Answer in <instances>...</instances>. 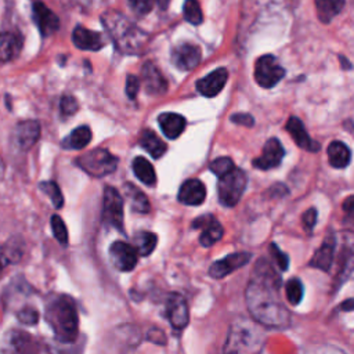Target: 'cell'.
I'll use <instances>...</instances> for the list:
<instances>
[{"instance_id":"cell-1","label":"cell","mask_w":354,"mask_h":354,"mask_svg":"<svg viewBox=\"0 0 354 354\" xmlns=\"http://www.w3.org/2000/svg\"><path fill=\"white\" fill-rule=\"evenodd\" d=\"M281 277L268 260L260 259L246 288L249 313L259 324L271 328H283L290 321V313L279 297Z\"/></svg>"},{"instance_id":"cell-2","label":"cell","mask_w":354,"mask_h":354,"mask_svg":"<svg viewBox=\"0 0 354 354\" xmlns=\"http://www.w3.org/2000/svg\"><path fill=\"white\" fill-rule=\"evenodd\" d=\"M101 21L120 53L140 54L144 50L148 41L147 33L134 25L127 17L115 10H108L101 15Z\"/></svg>"},{"instance_id":"cell-3","label":"cell","mask_w":354,"mask_h":354,"mask_svg":"<svg viewBox=\"0 0 354 354\" xmlns=\"http://www.w3.org/2000/svg\"><path fill=\"white\" fill-rule=\"evenodd\" d=\"M44 317L59 342H75L79 329V317L76 306L69 296L58 295L50 299L46 304Z\"/></svg>"},{"instance_id":"cell-4","label":"cell","mask_w":354,"mask_h":354,"mask_svg":"<svg viewBox=\"0 0 354 354\" xmlns=\"http://www.w3.org/2000/svg\"><path fill=\"white\" fill-rule=\"evenodd\" d=\"M264 335L257 324L241 319L231 325L224 351H259L263 346Z\"/></svg>"},{"instance_id":"cell-5","label":"cell","mask_w":354,"mask_h":354,"mask_svg":"<svg viewBox=\"0 0 354 354\" xmlns=\"http://www.w3.org/2000/svg\"><path fill=\"white\" fill-rule=\"evenodd\" d=\"M75 163L91 177H104L115 171L118 158L105 148H94L76 158Z\"/></svg>"},{"instance_id":"cell-6","label":"cell","mask_w":354,"mask_h":354,"mask_svg":"<svg viewBox=\"0 0 354 354\" xmlns=\"http://www.w3.org/2000/svg\"><path fill=\"white\" fill-rule=\"evenodd\" d=\"M248 184V176L243 170L234 167L228 173L218 177L217 195L218 202L225 207L235 206L245 192Z\"/></svg>"},{"instance_id":"cell-7","label":"cell","mask_w":354,"mask_h":354,"mask_svg":"<svg viewBox=\"0 0 354 354\" xmlns=\"http://www.w3.org/2000/svg\"><path fill=\"white\" fill-rule=\"evenodd\" d=\"M285 76V69L278 64L274 55H261L254 65V80L263 88H271Z\"/></svg>"},{"instance_id":"cell-8","label":"cell","mask_w":354,"mask_h":354,"mask_svg":"<svg viewBox=\"0 0 354 354\" xmlns=\"http://www.w3.org/2000/svg\"><path fill=\"white\" fill-rule=\"evenodd\" d=\"M102 221L108 227L116 228L124 232L123 225V199L116 188L105 187L104 205H102Z\"/></svg>"},{"instance_id":"cell-9","label":"cell","mask_w":354,"mask_h":354,"mask_svg":"<svg viewBox=\"0 0 354 354\" xmlns=\"http://www.w3.org/2000/svg\"><path fill=\"white\" fill-rule=\"evenodd\" d=\"M165 317L176 329H184L188 325L189 314L185 299L178 293H169L165 300Z\"/></svg>"},{"instance_id":"cell-10","label":"cell","mask_w":354,"mask_h":354,"mask_svg":"<svg viewBox=\"0 0 354 354\" xmlns=\"http://www.w3.org/2000/svg\"><path fill=\"white\" fill-rule=\"evenodd\" d=\"M40 137V124L37 120H22L19 122L11 134L12 144L18 151H29Z\"/></svg>"},{"instance_id":"cell-11","label":"cell","mask_w":354,"mask_h":354,"mask_svg":"<svg viewBox=\"0 0 354 354\" xmlns=\"http://www.w3.org/2000/svg\"><path fill=\"white\" fill-rule=\"evenodd\" d=\"M109 259L113 267L119 271H131L138 259L136 248L123 241H115L109 248Z\"/></svg>"},{"instance_id":"cell-12","label":"cell","mask_w":354,"mask_h":354,"mask_svg":"<svg viewBox=\"0 0 354 354\" xmlns=\"http://www.w3.org/2000/svg\"><path fill=\"white\" fill-rule=\"evenodd\" d=\"M192 228H201L202 234L199 236V242L203 248H209L214 245L223 236V225L213 214H203L196 217L192 221Z\"/></svg>"},{"instance_id":"cell-13","label":"cell","mask_w":354,"mask_h":354,"mask_svg":"<svg viewBox=\"0 0 354 354\" xmlns=\"http://www.w3.org/2000/svg\"><path fill=\"white\" fill-rule=\"evenodd\" d=\"M250 259H252V254L249 252H236V253L227 254L224 259H220L210 266L209 275L216 279L224 278L228 274H231L232 271L248 264L250 261Z\"/></svg>"},{"instance_id":"cell-14","label":"cell","mask_w":354,"mask_h":354,"mask_svg":"<svg viewBox=\"0 0 354 354\" xmlns=\"http://www.w3.org/2000/svg\"><path fill=\"white\" fill-rule=\"evenodd\" d=\"M283 156H285V149H283L281 141L278 138H270L264 144L261 155L259 158L253 159L252 165L260 170H270V169L279 166Z\"/></svg>"},{"instance_id":"cell-15","label":"cell","mask_w":354,"mask_h":354,"mask_svg":"<svg viewBox=\"0 0 354 354\" xmlns=\"http://www.w3.org/2000/svg\"><path fill=\"white\" fill-rule=\"evenodd\" d=\"M201 61V50L198 46L191 43H183L173 48L171 62L173 65L183 72L192 71Z\"/></svg>"},{"instance_id":"cell-16","label":"cell","mask_w":354,"mask_h":354,"mask_svg":"<svg viewBox=\"0 0 354 354\" xmlns=\"http://www.w3.org/2000/svg\"><path fill=\"white\" fill-rule=\"evenodd\" d=\"M141 77L144 83V88L149 95H162L167 90V82L160 71L152 64L145 62L141 69Z\"/></svg>"},{"instance_id":"cell-17","label":"cell","mask_w":354,"mask_h":354,"mask_svg":"<svg viewBox=\"0 0 354 354\" xmlns=\"http://www.w3.org/2000/svg\"><path fill=\"white\" fill-rule=\"evenodd\" d=\"M228 79V72L225 68H217L205 77L196 82L198 91L205 97H216L223 87L225 86Z\"/></svg>"},{"instance_id":"cell-18","label":"cell","mask_w":354,"mask_h":354,"mask_svg":"<svg viewBox=\"0 0 354 354\" xmlns=\"http://www.w3.org/2000/svg\"><path fill=\"white\" fill-rule=\"evenodd\" d=\"M205 198H206L205 184L196 178H191L183 183L177 194V199L183 205H188V206L202 205Z\"/></svg>"},{"instance_id":"cell-19","label":"cell","mask_w":354,"mask_h":354,"mask_svg":"<svg viewBox=\"0 0 354 354\" xmlns=\"http://www.w3.org/2000/svg\"><path fill=\"white\" fill-rule=\"evenodd\" d=\"M33 19L43 36H50L59 28L58 17L40 1L33 4Z\"/></svg>"},{"instance_id":"cell-20","label":"cell","mask_w":354,"mask_h":354,"mask_svg":"<svg viewBox=\"0 0 354 354\" xmlns=\"http://www.w3.org/2000/svg\"><path fill=\"white\" fill-rule=\"evenodd\" d=\"M73 44L86 51H98L105 46V39L101 33L86 29L83 26H76L72 33Z\"/></svg>"},{"instance_id":"cell-21","label":"cell","mask_w":354,"mask_h":354,"mask_svg":"<svg viewBox=\"0 0 354 354\" xmlns=\"http://www.w3.org/2000/svg\"><path fill=\"white\" fill-rule=\"evenodd\" d=\"M286 130L289 131L290 137L293 138V141L296 142L297 147L306 149V151H311L315 152L319 149V144L317 141H314L306 131V127L303 124V122L296 118V116H290L286 122Z\"/></svg>"},{"instance_id":"cell-22","label":"cell","mask_w":354,"mask_h":354,"mask_svg":"<svg viewBox=\"0 0 354 354\" xmlns=\"http://www.w3.org/2000/svg\"><path fill=\"white\" fill-rule=\"evenodd\" d=\"M158 123L162 130V133L169 140H176L181 136V133L185 129V118L183 115L174 113V112H163L158 116Z\"/></svg>"},{"instance_id":"cell-23","label":"cell","mask_w":354,"mask_h":354,"mask_svg":"<svg viewBox=\"0 0 354 354\" xmlns=\"http://www.w3.org/2000/svg\"><path fill=\"white\" fill-rule=\"evenodd\" d=\"M333 252H335V236L329 235L324 241V243L317 249V252L314 253V256L310 260L308 266L328 272L330 270V267H332Z\"/></svg>"},{"instance_id":"cell-24","label":"cell","mask_w":354,"mask_h":354,"mask_svg":"<svg viewBox=\"0 0 354 354\" xmlns=\"http://www.w3.org/2000/svg\"><path fill=\"white\" fill-rule=\"evenodd\" d=\"M22 47V39L14 32H0V61L8 62L14 59Z\"/></svg>"},{"instance_id":"cell-25","label":"cell","mask_w":354,"mask_h":354,"mask_svg":"<svg viewBox=\"0 0 354 354\" xmlns=\"http://www.w3.org/2000/svg\"><path fill=\"white\" fill-rule=\"evenodd\" d=\"M351 160L350 148L342 141H332L328 147V162L335 169H343L348 166Z\"/></svg>"},{"instance_id":"cell-26","label":"cell","mask_w":354,"mask_h":354,"mask_svg":"<svg viewBox=\"0 0 354 354\" xmlns=\"http://www.w3.org/2000/svg\"><path fill=\"white\" fill-rule=\"evenodd\" d=\"M138 144L155 159L160 158L166 152V144L151 129H145L140 133Z\"/></svg>"},{"instance_id":"cell-27","label":"cell","mask_w":354,"mask_h":354,"mask_svg":"<svg viewBox=\"0 0 354 354\" xmlns=\"http://www.w3.org/2000/svg\"><path fill=\"white\" fill-rule=\"evenodd\" d=\"M91 141V130L88 126H79L71 131L68 137L61 141V147L65 149H82Z\"/></svg>"},{"instance_id":"cell-28","label":"cell","mask_w":354,"mask_h":354,"mask_svg":"<svg viewBox=\"0 0 354 354\" xmlns=\"http://www.w3.org/2000/svg\"><path fill=\"white\" fill-rule=\"evenodd\" d=\"M123 188H124V195L129 199L131 210H134L137 213H148L149 212L151 205H149L147 195L142 191H140L131 183H126Z\"/></svg>"},{"instance_id":"cell-29","label":"cell","mask_w":354,"mask_h":354,"mask_svg":"<svg viewBox=\"0 0 354 354\" xmlns=\"http://www.w3.org/2000/svg\"><path fill=\"white\" fill-rule=\"evenodd\" d=\"M133 171L136 177L145 185L152 187L156 183V174L152 167V165L144 158V156H137L133 159Z\"/></svg>"},{"instance_id":"cell-30","label":"cell","mask_w":354,"mask_h":354,"mask_svg":"<svg viewBox=\"0 0 354 354\" xmlns=\"http://www.w3.org/2000/svg\"><path fill=\"white\" fill-rule=\"evenodd\" d=\"M344 0H315L318 19L324 24L330 22L343 8Z\"/></svg>"},{"instance_id":"cell-31","label":"cell","mask_w":354,"mask_h":354,"mask_svg":"<svg viewBox=\"0 0 354 354\" xmlns=\"http://www.w3.org/2000/svg\"><path fill=\"white\" fill-rule=\"evenodd\" d=\"M158 236L149 231H138L133 238V246L140 256H149L156 248Z\"/></svg>"},{"instance_id":"cell-32","label":"cell","mask_w":354,"mask_h":354,"mask_svg":"<svg viewBox=\"0 0 354 354\" xmlns=\"http://www.w3.org/2000/svg\"><path fill=\"white\" fill-rule=\"evenodd\" d=\"M22 243L8 242L0 246V275L12 263H17L22 257Z\"/></svg>"},{"instance_id":"cell-33","label":"cell","mask_w":354,"mask_h":354,"mask_svg":"<svg viewBox=\"0 0 354 354\" xmlns=\"http://www.w3.org/2000/svg\"><path fill=\"white\" fill-rule=\"evenodd\" d=\"M39 188H40V191H43L51 199V203L55 209H61L64 206V196H62V192H61L57 183H54V181H41L39 184Z\"/></svg>"},{"instance_id":"cell-34","label":"cell","mask_w":354,"mask_h":354,"mask_svg":"<svg viewBox=\"0 0 354 354\" xmlns=\"http://www.w3.org/2000/svg\"><path fill=\"white\" fill-rule=\"evenodd\" d=\"M285 293H286V299L292 306H297L303 296H304V288L300 279L297 278H292L286 282L285 285Z\"/></svg>"},{"instance_id":"cell-35","label":"cell","mask_w":354,"mask_h":354,"mask_svg":"<svg viewBox=\"0 0 354 354\" xmlns=\"http://www.w3.org/2000/svg\"><path fill=\"white\" fill-rule=\"evenodd\" d=\"M183 12H184V18L192 25H199L203 21L202 10L198 0H185Z\"/></svg>"},{"instance_id":"cell-36","label":"cell","mask_w":354,"mask_h":354,"mask_svg":"<svg viewBox=\"0 0 354 354\" xmlns=\"http://www.w3.org/2000/svg\"><path fill=\"white\" fill-rule=\"evenodd\" d=\"M50 225H51L54 238L62 246H66L68 245V230H66V225H65L64 220L58 214H53L51 218H50Z\"/></svg>"},{"instance_id":"cell-37","label":"cell","mask_w":354,"mask_h":354,"mask_svg":"<svg viewBox=\"0 0 354 354\" xmlns=\"http://www.w3.org/2000/svg\"><path fill=\"white\" fill-rule=\"evenodd\" d=\"M235 165L232 162L231 158L228 156H221V158H217L214 159L213 162H210L209 165V169L212 173H214L217 177H221L223 174L228 173L231 169H234Z\"/></svg>"},{"instance_id":"cell-38","label":"cell","mask_w":354,"mask_h":354,"mask_svg":"<svg viewBox=\"0 0 354 354\" xmlns=\"http://www.w3.org/2000/svg\"><path fill=\"white\" fill-rule=\"evenodd\" d=\"M77 101L75 97L72 95H64L61 98V102H59V109H61V115L65 118L68 116H72L76 113L77 111Z\"/></svg>"},{"instance_id":"cell-39","label":"cell","mask_w":354,"mask_h":354,"mask_svg":"<svg viewBox=\"0 0 354 354\" xmlns=\"http://www.w3.org/2000/svg\"><path fill=\"white\" fill-rule=\"evenodd\" d=\"M18 319L25 325H36L39 321V313L33 307H24L17 313Z\"/></svg>"},{"instance_id":"cell-40","label":"cell","mask_w":354,"mask_h":354,"mask_svg":"<svg viewBox=\"0 0 354 354\" xmlns=\"http://www.w3.org/2000/svg\"><path fill=\"white\" fill-rule=\"evenodd\" d=\"M127 1L133 12L137 15H147L152 10L155 3V0H127Z\"/></svg>"},{"instance_id":"cell-41","label":"cell","mask_w":354,"mask_h":354,"mask_svg":"<svg viewBox=\"0 0 354 354\" xmlns=\"http://www.w3.org/2000/svg\"><path fill=\"white\" fill-rule=\"evenodd\" d=\"M270 249H271V254H272L277 266L281 268V271H286L289 268V257L274 242L271 243Z\"/></svg>"},{"instance_id":"cell-42","label":"cell","mask_w":354,"mask_h":354,"mask_svg":"<svg viewBox=\"0 0 354 354\" xmlns=\"http://www.w3.org/2000/svg\"><path fill=\"white\" fill-rule=\"evenodd\" d=\"M140 90V79L134 75H129L126 79V94L130 100H134Z\"/></svg>"},{"instance_id":"cell-43","label":"cell","mask_w":354,"mask_h":354,"mask_svg":"<svg viewBox=\"0 0 354 354\" xmlns=\"http://www.w3.org/2000/svg\"><path fill=\"white\" fill-rule=\"evenodd\" d=\"M301 220H303L304 228H306L307 231H313V228H314V225H315V223H317V210H315V207L307 209V210L304 212Z\"/></svg>"},{"instance_id":"cell-44","label":"cell","mask_w":354,"mask_h":354,"mask_svg":"<svg viewBox=\"0 0 354 354\" xmlns=\"http://www.w3.org/2000/svg\"><path fill=\"white\" fill-rule=\"evenodd\" d=\"M231 120L236 124H242L246 127H250L254 124V119L249 113H235L231 116Z\"/></svg>"},{"instance_id":"cell-45","label":"cell","mask_w":354,"mask_h":354,"mask_svg":"<svg viewBox=\"0 0 354 354\" xmlns=\"http://www.w3.org/2000/svg\"><path fill=\"white\" fill-rule=\"evenodd\" d=\"M353 196L350 195L347 199H346V202L343 203V210L347 213V214H351L353 213Z\"/></svg>"},{"instance_id":"cell-46","label":"cell","mask_w":354,"mask_h":354,"mask_svg":"<svg viewBox=\"0 0 354 354\" xmlns=\"http://www.w3.org/2000/svg\"><path fill=\"white\" fill-rule=\"evenodd\" d=\"M340 307H342L344 311H351V310H354V308H353V307H354V306H353V299H347Z\"/></svg>"},{"instance_id":"cell-47","label":"cell","mask_w":354,"mask_h":354,"mask_svg":"<svg viewBox=\"0 0 354 354\" xmlns=\"http://www.w3.org/2000/svg\"><path fill=\"white\" fill-rule=\"evenodd\" d=\"M155 1L158 3V6H159L162 10H165V8L167 7V4H169L170 0H155Z\"/></svg>"},{"instance_id":"cell-48","label":"cell","mask_w":354,"mask_h":354,"mask_svg":"<svg viewBox=\"0 0 354 354\" xmlns=\"http://www.w3.org/2000/svg\"><path fill=\"white\" fill-rule=\"evenodd\" d=\"M339 58H340V62H342V64H344V65H346V66H344V68H346V69H350V68H351V64H350V62H347V59H346V58H344V57H342V55H340V57H339Z\"/></svg>"},{"instance_id":"cell-49","label":"cell","mask_w":354,"mask_h":354,"mask_svg":"<svg viewBox=\"0 0 354 354\" xmlns=\"http://www.w3.org/2000/svg\"><path fill=\"white\" fill-rule=\"evenodd\" d=\"M4 170H6V166H4V162H3V159L0 156V177L4 174Z\"/></svg>"}]
</instances>
